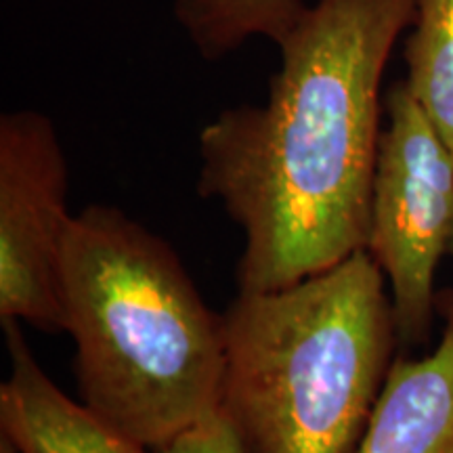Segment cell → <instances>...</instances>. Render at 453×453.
<instances>
[{
	"label": "cell",
	"instance_id": "obj_1",
	"mask_svg": "<svg viewBox=\"0 0 453 453\" xmlns=\"http://www.w3.org/2000/svg\"><path fill=\"white\" fill-rule=\"evenodd\" d=\"M416 0H317L280 42L263 105L200 130L197 194L243 234L240 292H267L367 250L382 78Z\"/></svg>",
	"mask_w": 453,
	"mask_h": 453
},
{
	"label": "cell",
	"instance_id": "obj_2",
	"mask_svg": "<svg viewBox=\"0 0 453 453\" xmlns=\"http://www.w3.org/2000/svg\"><path fill=\"white\" fill-rule=\"evenodd\" d=\"M61 303L81 403L150 451L219 411L225 326L179 254L127 212L67 226Z\"/></svg>",
	"mask_w": 453,
	"mask_h": 453
},
{
	"label": "cell",
	"instance_id": "obj_3",
	"mask_svg": "<svg viewBox=\"0 0 453 453\" xmlns=\"http://www.w3.org/2000/svg\"><path fill=\"white\" fill-rule=\"evenodd\" d=\"M219 411L243 453H355L393 365L387 277L367 250L223 315Z\"/></svg>",
	"mask_w": 453,
	"mask_h": 453
},
{
	"label": "cell",
	"instance_id": "obj_4",
	"mask_svg": "<svg viewBox=\"0 0 453 453\" xmlns=\"http://www.w3.org/2000/svg\"><path fill=\"white\" fill-rule=\"evenodd\" d=\"M367 252L387 277L396 340L420 344L439 315L441 258L453 243V151L405 81L384 95Z\"/></svg>",
	"mask_w": 453,
	"mask_h": 453
},
{
	"label": "cell",
	"instance_id": "obj_5",
	"mask_svg": "<svg viewBox=\"0 0 453 453\" xmlns=\"http://www.w3.org/2000/svg\"><path fill=\"white\" fill-rule=\"evenodd\" d=\"M67 160L49 116L17 110L0 118V321L64 332L61 254Z\"/></svg>",
	"mask_w": 453,
	"mask_h": 453
},
{
	"label": "cell",
	"instance_id": "obj_6",
	"mask_svg": "<svg viewBox=\"0 0 453 453\" xmlns=\"http://www.w3.org/2000/svg\"><path fill=\"white\" fill-rule=\"evenodd\" d=\"M9 376L0 384V433L21 453H151L76 403L50 380L19 321H3Z\"/></svg>",
	"mask_w": 453,
	"mask_h": 453
},
{
	"label": "cell",
	"instance_id": "obj_7",
	"mask_svg": "<svg viewBox=\"0 0 453 453\" xmlns=\"http://www.w3.org/2000/svg\"><path fill=\"white\" fill-rule=\"evenodd\" d=\"M439 317L437 347L393 361L355 453H453V290L439 294Z\"/></svg>",
	"mask_w": 453,
	"mask_h": 453
},
{
	"label": "cell",
	"instance_id": "obj_8",
	"mask_svg": "<svg viewBox=\"0 0 453 453\" xmlns=\"http://www.w3.org/2000/svg\"><path fill=\"white\" fill-rule=\"evenodd\" d=\"M307 7L304 0H174L173 17L197 55L219 61L254 38L277 44Z\"/></svg>",
	"mask_w": 453,
	"mask_h": 453
},
{
	"label": "cell",
	"instance_id": "obj_9",
	"mask_svg": "<svg viewBox=\"0 0 453 453\" xmlns=\"http://www.w3.org/2000/svg\"><path fill=\"white\" fill-rule=\"evenodd\" d=\"M407 32L405 84L453 151V0H416Z\"/></svg>",
	"mask_w": 453,
	"mask_h": 453
},
{
	"label": "cell",
	"instance_id": "obj_10",
	"mask_svg": "<svg viewBox=\"0 0 453 453\" xmlns=\"http://www.w3.org/2000/svg\"><path fill=\"white\" fill-rule=\"evenodd\" d=\"M151 453H243L234 428L217 411Z\"/></svg>",
	"mask_w": 453,
	"mask_h": 453
},
{
	"label": "cell",
	"instance_id": "obj_11",
	"mask_svg": "<svg viewBox=\"0 0 453 453\" xmlns=\"http://www.w3.org/2000/svg\"><path fill=\"white\" fill-rule=\"evenodd\" d=\"M0 453H21L19 447H17L13 441H11L7 434L0 433Z\"/></svg>",
	"mask_w": 453,
	"mask_h": 453
},
{
	"label": "cell",
	"instance_id": "obj_12",
	"mask_svg": "<svg viewBox=\"0 0 453 453\" xmlns=\"http://www.w3.org/2000/svg\"><path fill=\"white\" fill-rule=\"evenodd\" d=\"M449 254H451V257H453V243H451V252H449Z\"/></svg>",
	"mask_w": 453,
	"mask_h": 453
}]
</instances>
